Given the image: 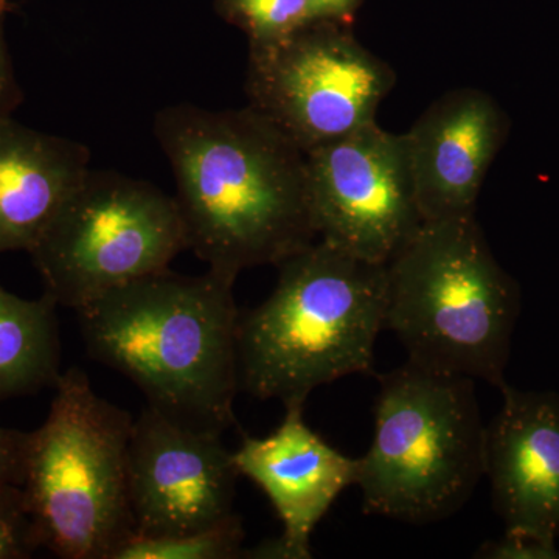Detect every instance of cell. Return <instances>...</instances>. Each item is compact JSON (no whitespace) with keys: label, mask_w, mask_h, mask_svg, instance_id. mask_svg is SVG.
I'll return each instance as SVG.
<instances>
[{"label":"cell","mask_w":559,"mask_h":559,"mask_svg":"<svg viewBox=\"0 0 559 559\" xmlns=\"http://www.w3.org/2000/svg\"><path fill=\"white\" fill-rule=\"evenodd\" d=\"M154 134L175 175L187 245L210 271L237 280L318 240L307 153L250 106H167Z\"/></svg>","instance_id":"1"},{"label":"cell","mask_w":559,"mask_h":559,"mask_svg":"<svg viewBox=\"0 0 559 559\" xmlns=\"http://www.w3.org/2000/svg\"><path fill=\"white\" fill-rule=\"evenodd\" d=\"M235 280L170 267L76 310L91 358L124 374L153 409L193 428L237 425L240 385Z\"/></svg>","instance_id":"2"},{"label":"cell","mask_w":559,"mask_h":559,"mask_svg":"<svg viewBox=\"0 0 559 559\" xmlns=\"http://www.w3.org/2000/svg\"><path fill=\"white\" fill-rule=\"evenodd\" d=\"M278 282L238 323L240 385L305 406L320 385L370 373L385 329L388 264L316 240L278 264Z\"/></svg>","instance_id":"3"},{"label":"cell","mask_w":559,"mask_h":559,"mask_svg":"<svg viewBox=\"0 0 559 559\" xmlns=\"http://www.w3.org/2000/svg\"><path fill=\"white\" fill-rule=\"evenodd\" d=\"M385 329L423 369L507 384L521 310L516 282L476 215L423 223L388 263Z\"/></svg>","instance_id":"4"},{"label":"cell","mask_w":559,"mask_h":559,"mask_svg":"<svg viewBox=\"0 0 559 559\" xmlns=\"http://www.w3.org/2000/svg\"><path fill=\"white\" fill-rule=\"evenodd\" d=\"M380 384L373 440L358 459L364 511L417 525L448 520L485 477L474 380L407 360Z\"/></svg>","instance_id":"5"},{"label":"cell","mask_w":559,"mask_h":559,"mask_svg":"<svg viewBox=\"0 0 559 559\" xmlns=\"http://www.w3.org/2000/svg\"><path fill=\"white\" fill-rule=\"evenodd\" d=\"M28 432L21 487L40 547L66 559H114L134 536L128 448L134 418L103 400L79 367L55 384Z\"/></svg>","instance_id":"6"},{"label":"cell","mask_w":559,"mask_h":559,"mask_svg":"<svg viewBox=\"0 0 559 559\" xmlns=\"http://www.w3.org/2000/svg\"><path fill=\"white\" fill-rule=\"evenodd\" d=\"M186 249L176 198L146 180L91 168L28 253L46 294L76 311L168 270Z\"/></svg>","instance_id":"7"},{"label":"cell","mask_w":559,"mask_h":559,"mask_svg":"<svg viewBox=\"0 0 559 559\" xmlns=\"http://www.w3.org/2000/svg\"><path fill=\"white\" fill-rule=\"evenodd\" d=\"M395 83L348 24L312 21L280 43L249 47L245 90L248 106L308 153L377 121Z\"/></svg>","instance_id":"8"},{"label":"cell","mask_w":559,"mask_h":559,"mask_svg":"<svg viewBox=\"0 0 559 559\" xmlns=\"http://www.w3.org/2000/svg\"><path fill=\"white\" fill-rule=\"evenodd\" d=\"M318 240L388 264L423 226L406 134L366 124L307 153Z\"/></svg>","instance_id":"9"},{"label":"cell","mask_w":559,"mask_h":559,"mask_svg":"<svg viewBox=\"0 0 559 559\" xmlns=\"http://www.w3.org/2000/svg\"><path fill=\"white\" fill-rule=\"evenodd\" d=\"M238 477L223 433L146 406L134 419L128 448L134 536L159 538L218 524L234 514Z\"/></svg>","instance_id":"10"},{"label":"cell","mask_w":559,"mask_h":559,"mask_svg":"<svg viewBox=\"0 0 559 559\" xmlns=\"http://www.w3.org/2000/svg\"><path fill=\"white\" fill-rule=\"evenodd\" d=\"M509 128L491 95L462 87L437 98L404 132L425 223L476 215L481 186Z\"/></svg>","instance_id":"11"},{"label":"cell","mask_w":559,"mask_h":559,"mask_svg":"<svg viewBox=\"0 0 559 559\" xmlns=\"http://www.w3.org/2000/svg\"><path fill=\"white\" fill-rule=\"evenodd\" d=\"M487 426L485 476L506 532L557 543L559 536V395L506 384Z\"/></svg>","instance_id":"12"},{"label":"cell","mask_w":559,"mask_h":559,"mask_svg":"<svg viewBox=\"0 0 559 559\" xmlns=\"http://www.w3.org/2000/svg\"><path fill=\"white\" fill-rule=\"evenodd\" d=\"M305 406H286L285 418L263 439L245 436L234 452L240 476L267 496L283 524L290 559H310L311 536L342 491L356 485L358 459L334 450L305 423Z\"/></svg>","instance_id":"13"},{"label":"cell","mask_w":559,"mask_h":559,"mask_svg":"<svg viewBox=\"0 0 559 559\" xmlns=\"http://www.w3.org/2000/svg\"><path fill=\"white\" fill-rule=\"evenodd\" d=\"M75 140L0 119V253L31 250L90 173Z\"/></svg>","instance_id":"14"},{"label":"cell","mask_w":559,"mask_h":559,"mask_svg":"<svg viewBox=\"0 0 559 559\" xmlns=\"http://www.w3.org/2000/svg\"><path fill=\"white\" fill-rule=\"evenodd\" d=\"M57 301L21 299L0 285V401L35 393L60 378Z\"/></svg>","instance_id":"15"},{"label":"cell","mask_w":559,"mask_h":559,"mask_svg":"<svg viewBox=\"0 0 559 559\" xmlns=\"http://www.w3.org/2000/svg\"><path fill=\"white\" fill-rule=\"evenodd\" d=\"M241 520L230 514L218 524L180 535L142 538L134 536L114 559H234L241 558Z\"/></svg>","instance_id":"16"},{"label":"cell","mask_w":559,"mask_h":559,"mask_svg":"<svg viewBox=\"0 0 559 559\" xmlns=\"http://www.w3.org/2000/svg\"><path fill=\"white\" fill-rule=\"evenodd\" d=\"M215 11L246 33L249 47L280 43L312 22L308 0H215Z\"/></svg>","instance_id":"17"},{"label":"cell","mask_w":559,"mask_h":559,"mask_svg":"<svg viewBox=\"0 0 559 559\" xmlns=\"http://www.w3.org/2000/svg\"><path fill=\"white\" fill-rule=\"evenodd\" d=\"M40 547L21 485L0 487V559L32 557Z\"/></svg>","instance_id":"18"},{"label":"cell","mask_w":559,"mask_h":559,"mask_svg":"<svg viewBox=\"0 0 559 559\" xmlns=\"http://www.w3.org/2000/svg\"><path fill=\"white\" fill-rule=\"evenodd\" d=\"M476 558L485 559H557L559 551L557 543L506 532L498 540L481 544Z\"/></svg>","instance_id":"19"},{"label":"cell","mask_w":559,"mask_h":559,"mask_svg":"<svg viewBox=\"0 0 559 559\" xmlns=\"http://www.w3.org/2000/svg\"><path fill=\"white\" fill-rule=\"evenodd\" d=\"M28 432L0 426V487L22 484Z\"/></svg>","instance_id":"20"},{"label":"cell","mask_w":559,"mask_h":559,"mask_svg":"<svg viewBox=\"0 0 559 559\" xmlns=\"http://www.w3.org/2000/svg\"><path fill=\"white\" fill-rule=\"evenodd\" d=\"M7 0H0V119L11 117L14 108L21 103V91L14 79L13 64L3 35V13Z\"/></svg>","instance_id":"21"},{"label":"cell","mask_w":559,"mask_h":559,"mask_svg":"<svg viewBox=\"0 0 559 559\" xmlns=\"http://www.w3.org/2000/svg\"><path fill=\"white\" fill-rule=\"evenodd\" d=\"M360 0H308L312 21H334L349 24Z\"/></svg>","instance_id":"22"}]
</instances>
